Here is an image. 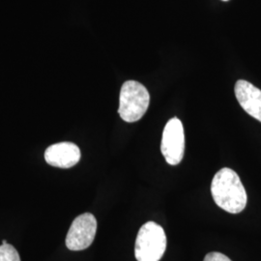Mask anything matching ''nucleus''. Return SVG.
Instances as JSON below:
<instances>
[{
	"mask_svg": "<svg viewBox=\"0 0 261 261\" xmlns=\"http://www.w3.org/2000/svg\"><path fill=\"white\" fill-rule=\"evenodd\" d=\"M167 249V236L164 228L154 222L140 227L135 246L138 261H159Z\"/></svg>",
	"mask_w": 261,
	"mask_h": 261,
	"instance_id": "3",
	"label": "nucleus"
},
{
	"mask_svg": "<svg viewBox=\"0 0 261 261\" xmlns=\"http://www.w3.org/2000/svg\"><path fill=\"white\" fill-rule=\"evenodd\" d=\"M211 193L215 203L228 213L238 214L247 205L248 196L241 179L230 168H222L216 173Z\"/></svg>",
	"mask_w": 261,
	"mask_h": 261,
	"instance_id": "1",
	"label": "nucleus"
},
{
	"mask_svg": "<svg viewBox=\"0 0 261 261\" xmlns=\"http://www.w3.org/2000/svg\"><path fill=\"white\" fill-rule=\"evenodd\" d=\"M0 261H20L19 252L10 244L1 245Z\"/></svg>",
	"mask_w": 261,
	"mask_h": 261,
	"instance_id": "8",
	"label": "nucleus"
},
{
	"mask_svg": "<svg viewBox=\"0 0 261 261\" xmlns=\"http://www.w3.org/2000/svg\"><path fill=\"white\" fill-rule=\"evenodd\" d=\"M224 1H227V0H224Z\"/></svg>",
	"mask_w": 261,
	"mask_h": 261,
	"instance_id": "11",
	"label": "nucleus"
},
{
	"mask_svg": "<svg viewBox=\"0 0 261 261\" xmlns=\"http://www.w3.org/2000/svg\"><path fill=\"white\" fill-rule=\"evenodd\" d=\"M97 221L93 215L84 213L76 217L66 237V246L71 251H83L93 243Z\"/></svg>",
	"mask_w": 261,
	"mask_h": 261,
	"instance_id": "5",
	"label": "nucleus"
},
{
	"mask_svg": "<svg viewBox=\"0 0 261 261\" xmlns=\"http://www.w3.org/2000/svg\"><path fill=\"white\" fill-rule=\"evenodd\" d=\"M203 261H231L226 255L221 252H210L208 253Z\"/></svg>",
	"mask_w": 261,
	"mask_h": 261,
	"instance_id": "9",
	"label": "nucleus"
},
{
	"mask_svg": "<svg viewBox=\"0 0 261 261\" xmlns=\"http://www.w3.org/2000/svg\"><path fill=\"white\" fill-rule=\"evenodd\" d=\"M6 244H7L6 240H3V241H2V245H6Z\"/></svg>",
	"mask_w": 261,
	"mask_h": 261,
	"instance_id": "10",
	"label": "nucleus"
},
{
	"mask_svg": "<svg viewBox=\"0 0 261 261\" xmlns=\"http://www.w3.org/2000/svg\"><path fill=\"white\" fill-rule=\"evenodd\" d=\"M149 103V92L142 84L128 81L122 85L118 113L124 121H139L147 112Z\"/></svg>",
	"mask_w": 261,
	"mask_h": 261,
	"instance_id": "2",
	"label": "nucleus"
},
{
	"mask_svg": "<svg viewBox=\"0 0 261 261\" xmlns=\"http://www.w3.org/2000/svg\"><path fill=\"white\" fill-rule=\"evenodd\" d=\"M45 159L53 167L70 168L80 162L81 150L73 142H59L47 147Z\"/></svg>",
	"mask_w": 261,
	"mask_h": 261,
	"instance_id": "6",
	"label": "nucleus"
},
{
	"mask_svg": "<svg viewBox=\"0 0 261 261\" xmlns=\"http://www.w3.org/2000/svg\"><path fill=\"white\" fill-rule=\"evenodd\" d=\"M235 96L243 110L261 122V90L251 83L240 80L235 84Z\"/></svg>",
	"mask_w": 261,
	"mask_h": 261,
	"instance_id": "7",
	"label": "nucleus"
},
{
	"mask_svg": "<svg viewBox=\"0 0 261 261\" xmlns=\"http://www.w3.org/2000/svg\"><path fill=\"white\" fill-rule=\"evenodd\" d=\"M161 151L171 166L181 163L185 152V135L183 124L174 117L167 123L162 138Z\"/></svg>",
	"mask_w": 261,
	"mask_h": 261,
	"instance_id": "4",
	"label": "nucleus"
}]
</instances>
